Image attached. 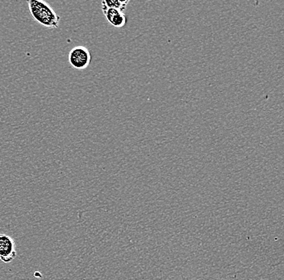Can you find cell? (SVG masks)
<instances>
[{"instance_id": "obj_1", "label": "cell", "mask_w": 284, "mask_h": 280, "mask_svg": "<svg viewBox=\"0 0 284 280\" xmlns=\"http://www.w3.org/2000/svg\"><path fill=\"white\" fill-rule=\"evenodd\" d=\"M28 5L30 14L35 21L46 28L59 27L61 18L47 2L42 0H29Z\"/></svg>"}, {"instance_id": "obj_2", "label": "cell", "mask_w": 284, "mask_h": 280, "mask_svg": "<svg viewBox=\"0 0 284 280\" xmlns=\"http://www.w3.org/2000/svg\"><path fill=\"white\" fill-rule=\"evenodd\" d=\"M91 61V53L85 46H79L73 48L68 55L69 65L77 71H82L88 67Z\"/></svg>"}, {"instance_id": "obj_3", "label": "cell", "mask_w": 284, "mask_h": 280, "mask_svg": "<svg viewBox=\"0 0 284 280\" xmlns=\"http://www.w3.org/2000/svg\"><path fill=\"white\" fill-rule=\"evenodd\" d=\"M16 256L14 239L8 235L0 233V260L5 263H11Z\"/></svg>"}, {"instance_id": "obj_4", "label": "cell", "mask_w": 284, "mask_h": 280, "mask_svg": "<svg viewBox=\"0 0 284 280\" xmlns=\"http://www.w3.org/2000/svg\"><path fill=\"white\" fill-rule=\"evenodd\" d=\"M102 10L106 20L115 28H122L126 24L127 18L124 12L114 8H102Z\"/></svg>"}, {"instance_id": "obj_5", "label": "cell", "mask_w": 284, "mask_h": 280, "mask_svg": "<svg viewBox=\"0 0 284 280\" xmlns=\"http://www.w3.org/2000/svg\"><path fill=\"white\" fill-rule=\"evenodd\" d=\"M128 4H129L128 0H123V1L122 0H104L101 3V6L102 8H114L124 12Z\"/></svg>"}]
</instances>
